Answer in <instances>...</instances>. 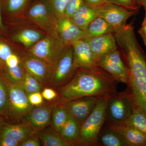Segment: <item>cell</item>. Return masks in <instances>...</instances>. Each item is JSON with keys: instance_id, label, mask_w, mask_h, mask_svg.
I'll list each match as a JSON object with an SVG mask.
<instances>
[{"instance_id": "6da1fadb", "label": "cell", "mask_w": 146, "mask_h": 146, "mask_svg": "<svg viewBox=\"0 0 146 146\" xmlns=\"http://www.w3.org/2000/svg\"><path fill=\"white\" fill-rule=\"evenodd\" d=\"M114 35L128 72L125 91L134 107L141 110L146 117V55L137 41L133 25L118 29Z\"/></svg>"}, {"instance_id": "7a4b0ae2", "label": "cell", "mask_w": 146, "mask_h": 146, "mask_svg": "<svg viewBox=\"0 0 146 146\" xmlns=\"http://www.w3.org/2000/svg\"><path fill=\"white\" fill-rule=\"evenodd\" d=\"M118 82L101 68H79L69 82L58 90V98L68 101L84 97H102L117 92Z\"/></svg>"}, {"instance_id": "3957f363", "label": "cell", "mask_w": 146, "mask_h": 146, "mask_svg": "<svg viewBox=\"0 0 146 146\" xmlns=\"http://www.w3.org/2000/svg\"><path fill=\"white\" fill-rule=\"evenodd\" d=\"M109 96L102 97L84 121L75 145L98 146V137L106 122V103Z\"/></svg>"}, {"instance_id": "277c9868", "label": "cell", "mask_w": 146, "mask_h": 146, "mask_svg": "<svg viewBox=\"0 0 146 146\" xmlns=\"http://www.w3.org/2000/svg\"><path fill=\"white\" fill-rule=\"evenodd\" d=\"M67 46L59 37L47 35L29 49V52L44 61L53 73Z\"/></svg>"}, {"instance_id": "5b68a950", "label": "cell", "mask_w": 146, "mask_h": 146, "mask_svg": "<svg viewBox=\"0 0 146 146\" xmlns=\"http://www.w3.org/2000/svg\"><path fill=\"white\" fill-rule=\"evenodd\" d=\"M133 107L132 100L125 91L110 94L106 103V122L117 125L123 124L132 114Z\"/></svg>"}, {"instance_id": "8992f818", "label": "cell", "mask_w": 146, "mask_h": 146, "mask_svg": "<svg viewBox=\"0 0 146 146\" xmlns=\"http://www.w3.org/2000/svg\"><path fill=\"white\" fill-rule=\"evenodd\" d=\"M30 20L42 29L47 35L58 36V18L52 12L46 0H42L32 6L28 11Z\"/></svg>"}, {"instance_id": "52a82bcc", "label": "cell", "mask_w": 146, "mask_h": 146, "mask_svg": "<svg viewBox=\"0 0 146 146\" xmlns=\"http://www.w3.org/2000/svg\"><path fill=\"white\" fill-rule=\"evenodd\" d=\"M8 84V115L14 120H23L34 106L30 103L28 95L22 85Z\"/></svg>"}, {"instance_id": "ba28073f", "label": "cell", "mask_w": 146, "mask_h": 146, "mask_svg": "<svg viewBox=\"0 0 146 146\" xmlns=\"http://www.w3.org/2000/svg\"><path fill=\"white\" fill-rule=\"evenodd\" d=\"M77 70L74 66L72 46L68 45L53 71L49 86L57 88L64 86L72 79Z\"/></svg>"}, {"instance_id": "9c48e42d", "label": "cell", "mask_w": 146, "mask_h": 146, "mask_svg": "<svg viewBox=\"0 0 146 146\" xmlns=\"http://www.w3.org/2000/svg\"><path fill=\"white\" fill-rule=\"evenodd\" d=\"M98 65L118 82L127 84L128 79L127 68L121 52L117 49L102 58L98 62Z\"/></svg>"}, {"instance_id": "30bf717a", "label": "cell", "mask_w": 146, "mask_h": 146, "mask_svg": "<svg viewBox=\"0 0 146 146\" xmlns=\"http://www.w3.org/2000/svg\"><path fill=\"white\" fill-rule=\"evenodd\" d=\"M98 17L104 19L115 29L126 24V22L137 12L112 3L106 2L96 6Z\"/></svg>"}, {"instance_id": "8fae6325", "label": "cell", "mask_w": 146, "mask_h": 146, "mask_svg": "<svg viewBox=\"0 0 146 146\" xmlns=\"http://www.w3.org/2000/svg\"><path fill=\"white\" fill-rule=\"evenodd\" d=\"M21 63L26 72L37 79L43 88L50 86L53 71L44 61L29 53L21 59Z\"/></svg>"}, {"instance_id": "7c38bea8", "label": "cell", "mask_w": 146, "mask_h": 146, "mask_svg": "<svg viewBox=\"0 0 146 146\" xmlns=\"http://www.w3.org/2000/svg\"><path fill=\"white\" fill-rule=\"evenodd\" d=\"M101 97H84L68 101H60L69 114L78 122L81 126Z\"/></svg>"}, {"instance_id": "4fadbf2b", "label": "cell", "mask_w": 146, "mask_h": 146, "mask_svg": "<svg viewBox=\"0 0 146 146\" xmlns=\"http://www.w3.org/2000/svg\"><path fill=\"white\" fill-rule=\"evenodd\" d=\"M74 66L79 68L94 70L100 68L95 59L88 41L85 38L77 40L72 45Z\"/></svg>"}, {"instance_id": "5bb4252c", "label": "cell", "mask_w": 146, "mask_h": 146, "mask_svg": "<svg viewBox=\"0 0 146 146\" xmlns=\"http://www.w3.org/2000/svg\"><path fill=\"white\" fill-rule=\"evenodd\" d=\"M55 103L34 106L23 118L25 123L28 124L36 132L44 129L51 123L52 113Z\"/></svg>"}, {"instance_id": "9a60e30c", "label": "cell", "mask_w": 146, "mask_h": 146, "mask_svg": "<svg viewBox=\"0 0 146 146\" xmlns=\"http://www.w3.org/2000/svg\"><path fill=\"white\" fill-rule=\"evenodd\" d=\"M85 39L89 43L97 64L99 60L106 55L117 49V44L113 33Z\"/></svg>"}, {"instance_id": "2e32d148", "label": "cell", "mask_w": 146, "mask_h": 146, "mask_svg": "<svg viewBox=\"0 0 146 146\" xmlns=\"http://www.w3.org/2000/svg\"><path fill=\"white\" fill-rule=\"evenodd\" d=\"M57 31L58 37L67 45H72L77 40L85 38V31L65 15L58 19Z\"/></svg>"}, {"instance_id": "e0dca14e", "label": "cell", "mask_w": 146, "mask_h": 146, "mask_svg": "<svg viewBox=\"0 0 146 146\" xmlns=\"http://www.w3.org/2000/svg\"><path fill=\"white\" fill-rule=\"evenodd\" d=\"M110 127L121 134L127 146H146V137L136 129L125 125L107 123Z\"/></svg>"}, {"instance_id": "ac0fdd59", "label": "cell", "mask_w": 146, "mask_h": 146, "mask_svg": "<svg viewBox=\"0 0 146 146\" xmlns=\"http://www.w3.org/2000/svg\"><path fill=\"white\" fill-rule=\"evenodd\" d=\"M98 17L96 6L84 2L70 18L80 29L85 31L89 24Z\"/></svg>"}, {"instance_id": "d6986e66", "label": "cell", "mask_w": 146, "mask_h": 146, "mask_svg": "<svg viewBox=\"0 0 146 146\" xmlns=\"http://www.w3.org/2000/svg\"><path fill=\"white\" fill-rule=\"evenodd\" d=\"M36 133L30 125L27 123L11 125L5 127L0 136H8L14 138L19 142L26 140L29 137Z\"/></svg>"}, {"instance_id": "ffe728a7", "label": "cell", "mask_w": 146, "mask_h": 146, "mask_svg": "<svg viewBox=\"0 0 146 146\" xmlns=\"http://www.w3.org/2000/svg\"><path fill=\"white\" fill-rule=\"evenodd\" d=\"M102 128L99 134L98 145L104 146H127L121 134L112 129L108 125Z\"/></svg>"}, {"instance_id": "44dd1931", "label": "cell", "mask_w": 146, "mask_h": 146, "mask_svg": "<svg viewBox=\"0 0 146 146\" xmlns=\"http://www.w3.org/2000/svg\"><path fill=\"white\" fill-rule=\"evenodd\" d=\"M115 31V28L104 19L98 17L89 24L85 31V38H90L108 33H114Z\"/></svg>"}, {"instance_id": "7402d4cb", "label": "cell", "mask_w": 146, "mask_h": 146, "mask_svg": "<svg viewBox=\"0 0 146 146\" xmlns=\"http://www.w3.org/2000/svg\"><path fill=\"white\" fill-rule=\"evenodd\" d=\"M46 35L35 30L25 29L13 35L12 39L29 49Z\"/></svg>"}, {"instance_id": "603a6c76", "label": "cell", "mask_w": 146, "mask_h": 146, "mask_svg": "<svg viewBox=\"0 0 146 146\" xmlns=\"http://www.w3.org/2000/svg\"><path fill=\"white\" fill-rule=\"evenodd\" d=\"M80 128V125L78 122L70 115L67 122L58 133L72 145H75L79 135Z\"/></svg>"}, {"instance_id": "cb8c5ba5", "label": "cell", "mask_w": 146, "mask_h": 146, "mask_svg": "<svg viewBox=\"0 0 146 146\" xmlns=\"http://www.w3.org/2000/svg\"><path fill=\"white\" fill-rule=\"evenodd\" d=\"M70 116L68 110L58 99L55 102L52 113L51 121L53 127L59 133Z\"/></svg>"}, {"instance_id": "d4e9b609", "label": "cell", "mask_w": 146, "mask_h": 146, "mask_svg": "<svg viewBox=\"0 0 146 146\" xmlns=\"http://www.w3.org/2000/svg\"><path fill=\"white\" fill-rule=\"evenodd\" d=\"M38 137L44 146H70L72 144L64 140L57 132L44 129L37 131Z\"/></svg>"}, {"instance_id": "484cf974", "label": "cell", "mask_w": 146, "mask_h": 146, "mask_svg": "<svg viewBox=\"0 0 146 146\" xmlns=\"http://www.w3.org/2000/svg\"><path fill=\"white\" fill-rule=\"evenodd\" d=\"M131 127L140 131L146 137V117L141 110L134 107L130 117L122 125Z\"/></svg>"}, {"instance_id": "4316f807", "label": "cell", "mask_w": 146, "mask_h": 146, "mask_svg": "<svg viewBox=\"0 0 146 146\" xmlns=\"http://www.w3.org/2000/svg\"><path fill=\"white\" fill-rule=\"evenodd\" d=\"M26 72L21 63L13 68L6 67L7 82L10 84L22 86Z\"/></svg>"}, {"instance_id": "83f0119b", "label": "cell", "mask_w": 146, "mask_h": 146, "mask_svg": "<svg viewBox=\"0 0 146 146\" xmlns=\"http://www.w3.org/2000/svg\"><path fill=\"white\" fill-rule=\"evenodd\" d=\"M9 86L0 76V115H8Z\"/></svg>"}, {"instance_id": "f1b7e54d", "label": "cell", "mask_w": 146, "mask_h": 146, "mask_svg": "<svg viewBox=\"0 0 146 146\" xmlns=\"http://www.w3.org/2000/svg\"><path fill=\"white\" fill-rule=\"evenodd\" d=\"M22 86L28 95L35 92H41L43 88L37 79L27 72H26Z\"/></svg>"}, {"instance_id": "f546056e", "label": "cell", "mask_w": 146, "mask_h": 146, "mask_svg": "<svg viewBox=\"0 0 146 146\" xmlns=\"http://www.w3.org/2000/svg\"><path fill=\"white\" fill-rule=\"evenodd\" d=\"M29 0H3V3L6 10L10 13L20 12L26 6Z\"/></svg>"}, {"instance_id": "4dcf8cb0", "label": "cell", "mask_w": 146, "mask_h": 146, "mask_svg": "<svg viewBox=\"0 0 146 146\" xmlns=\"http://www.w3.org/2000/svg\"><path fill=\"white\" fill-rule=\"evenodd\" d=\"M69 0H46L52 12L58 18L64 16V11Z\"/></svg>"}, {"instance_id": "1f68e13d", "label": "cell", "mask_w": 146, "mask_h": 146, "mask_svg": "<svg viewBox=\"0 0 146 146\" xmlns=\"http://www.w3.org/2000/svg\"><path fill=\"white\" fill-rule=\"evenodd\" d=\"M84 2V0H69L64 11V15L71 18L76 11Z\"/></svg>"}, {"instance_id": "d6a6232c", "label": "cell", "mask_w": 146, "mask_h": 146, "mask_svg": "<svg viewBox=\"0 0 146 146\" xmlns=\"http://www.w3.org/2000/svg\"><path fill=\"white\" fill-rule=\"evenodd\" d=\"M106 2L112 3L130 10H137L138 9L133 0H106Z\"/></svg>"}, {"instance_id": "836d02e7", "label": "cell", "mask_w": 146, "mask_h": 146, "mask_svg": "<svg viewBox=\"0 0 146 146\" xmlns=\"http://www.w3.org/2000/svg\"><path fill=\"white\" fill-rule=\"evenodd\" d=\"M13 53L10 47L0 40V60L2 62H5L7 59Z\"/></svg>"}, {"instance_id": "e575fe53", "label": "cell", "mask_w": 146, "mask_h": 146, "mask_svg": "<svg viewBox=\"0 0 146 146\" xmlns=\"http://www.w3.org/2000/svg\"><path fill=\"white\" fill-rule=\"evenodd\" d=\"M28 99L30 103L33 106L41 105L44 102V98L40 92H35L29 94Z\"/></svg>"}, {"instance_id": "d590c367", "label": "cell", "mask_w": 146, "mask_h": 146, "mask_svg": "<svg viewBox=\"0 0 146 146\" xmlns=\"http://www.w3.org/2000/svg\"><path fill=\"white\" fill-rule=\"evenodd\" d=\"M42 94L43 98L48 101H52L58 97V93L50 87H44L42 91Z\"/></svg>"}, {"instance_id": "8d00e7d4", "label": "cell", "mask_w": 146, "mask_h": 146, "mask_svg": "<svg viewBox=\"0 0 146 146\" xmlns=\"http://www.w3.org/2000/svg\"><path fill=\"white\" fill-rule=\"evenodd\" d=\"M20 145L21 143L14 138L8 136H0L1 146H18Z\"/></svg>"}, {"instance_id": "74e56055", "label": "cell", "mask_w": 146, "mask_h": 146, "mask_svg": "<svg viewBox=\"0 0 146 146\" xmlns=\"http://www.w3.org/2000/svg\"><path fill=\"white\" fill-rule=\"evenodd\" d=\"M40 139L38 136H36V133L29 137L21 143V146H40L41 145Z\"/></svg>"}, {"instance_id": "f35d334b", "label": "cell", "mask_w": 146, "mask_h": 146, "mask_svg": "<svg viewBox=\"0 0 146 146\" xmlns=\"http://www.w3.org/2000/svg\"><path fill=\"white\" fill-rule=\"evenodd\" d=\"M6 66L8 68L16 67L21 63V59L15 54H12L7 59L5 62Z\"/></svg>"}, {"instance_id": "ab89813d", "label": "cell", "mask_w": 146, "mask_h": 146, "mask_svg": "<svg viewBox=\"0 0 146 146\" xmlns=\"http://www.w3.org/2000/svg\"><path fill=\"white\" fill-rule=\"evenodd\" d=\"M138 33L141 35L144 44L146 47V19L144 18L143 21L142 23L141 28L138 31Z\"/></svg>"}, {"instance_id": "60d3db41", "label": "cell", "mask_w": 146, "mask_h": 146, "mask_svg": "<svg viewBox=\"0 0 146 146\" xmlns=\"http://www.w3.org/2000/svg\"><path fill=\"white\" fill-rule=\"evenodd\" d=\"M84 1L90 5L98 6L106 2V0H84Z\"/></svg>"}, {"instance_id": "b9f144b4", "label": "cell", "mask_w": 146, "mask_h": 146, "mask_svg": "<svg viewBox=\"0 0 146 146\" xmlns=\"http://www.w3.org/2000/svg\"><path fill=\"white\" fill-rule=\"evenodd\" d=\"M1 3L0 0V31H3L4 30L5 27L4 26L2 20L1 15Z\"/></svg>"}, {"instance_id": "7bdbcfd3", "label": "cell", "mask_w": 146, "mask_h": 146, "mask_svg": "<svg viewBox=\"0 0 146 146\" xmlns=\"http://www.w3.org/2000/svg\"><path fill=\"white\" fill-rule=\"evenodd\" d=\"M137 2L140 5L144 7L146 6V0H137Z\"/></svg>"}, {"instance_id": "ee69618b", "label": "cell", "mask_w": 146, "mask_h": 146, "mask_svg": "<svg viewBox=\"0 0 146 146\" xmlns=\"http://www.w3.org/2000/svg\"><path fill=\"white\" fill-rule=\"evenodd\" d=\"M3 129L2 123L0 121V136H1V133H2V131Z\"/></svg>"}, {"instance_id": "f6af8a7d", "label": "cell", "mask_w": 146, "mask_h": 146, "mask_svg": "<svg viewBox=\"0 0 146 146\" xmlns=\"http://www.w3.org/2000/svg\"><path fill=\"white\" fill-rule=\"evenodd\" d=\"M144 8H145V18H146V6H145L144 7Z\"/></svg>"}, {"instance_id": "bcb514c9", "label": "cell", "mask_w": 146, "mask_h": 146, "mask_svg": "<svg viewBox=\"0 0 146 146\" xmlns=\"http://www.w3.org/2000/svg\"><path fill=\"white\" fill-rule=\"evenodd\" d=\"M1 62H2V61H1V60H0V63H1Z\"/></svg>"}, {"instance_id": "7dc6e473", "label": "cell", "mask_w": 146, "mask_h": 146, "mask_svg": "<svg viewBox=\"0 0 146 146\" xmlns=\"http://www.w3.org/2000/svg\"><path fill=\"white\" fill-rule=\"evenodd\" d=\"M133 1H136V0H133Z\"/></svg>"}, {"instance_id": "c3c4849f", "label": "cell", "mask_w": 146, "mask_h": 146, "mask_svg": "<svg viewBox=\"0 0 146 146\" xmlns=\"http://www.w3.org/2000/svg\"><path fill=\"white\" fill-rule=\"evenodd\" d=\"M0 64H1V63H0Z\"/></svg>"}]
</instances>
